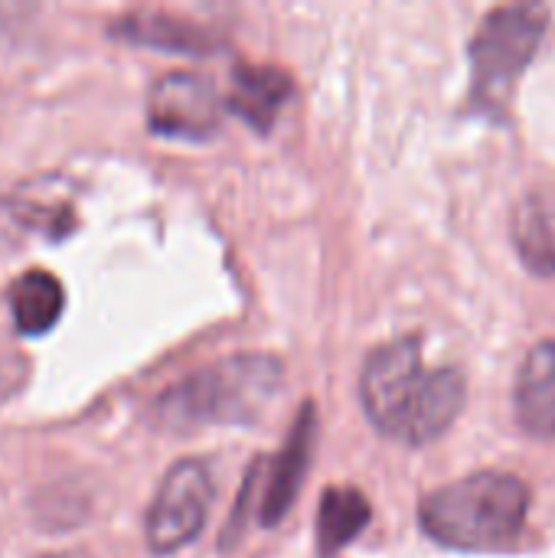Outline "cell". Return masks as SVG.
<instances>
[{"instance_id": "1", "label": "cell", "mask_w": 555, "mask_h": 558, "mask_svg": "<svg viewBox=\"0 0 555 558\" xmlns=\"http://www.w3.org/2000/svg\"><path fill=\"white\" fill-rule=\"evenodd\" d=\"M360 402L379 435L422 448L442 438L468 402V379L455 366H425L415 337L389 340L366 356Z\"/></svg>"}, {"instance_id": "2", "label": "cell", "mask_w": 555, "mask_h": 558, "mask_svg": "<svg viewBox=\"0 0 555 558\" xmlns=\"http://www.w3.org/2000/svg\"><path fill=\"white\" fill-rule=\"evenodd\" d=\"M285 366L268 353H236L167 386L150 405L160 432H196L209 425H252L278 399Z\"/></svg>"}, {"instance_id": "3", "label": "cell", "mask_w": 555, "mask_h": 558, "mask_svg": "<svg viewBox=\"0 0 555 558\" xmlns=\"http://www.w3.org/2000/svg\"><path fill=\"white\" fill-rule=\"evenodd\" d=\"M530 513V487L500 471H481L432 490L419 504L429 539L458 553H491L517 543Z\"/></svg>"}, {"instance_id": "4", "label": "cell", "mask_w": 555, "mask_h": 558, "mask_svg": "<svg viewBox=\"0 0 555 558\" xmlns=\"http://www.w3.org/2000/svg\"><path fill=\"white\" fill-rule=\"evenodd\" d=\"M546 33V10L533 3L497 7L484 16L471 39V105L481 114L500 118L510 95L533 62Z\"/></svg>"}, {"instance_id": "5", "label": "cell", "mask_w": 555, "mask_h": 558, "mask_svg": "<svg viewBox=\"0 0 555 558\" xmlns=\"http://www.w3.org/2000/svg\"><path fill=\"white\" fill-rule=\"evenodd\" d=\"M213 507V474L206 461L200 458H183L177 461L144 517V539L154 556H173L177 549L190 546L209 517Z\"/></svg>"}, {"instance_id": "6", "label": "cell", "mask_w": 555, "mask_h": 558, "mask_svg": "<svg viewBox=\"0 0 555 558\" xmlns=\"http://www.w3.org/2000/svg\"><path fill=\"white\" fill-rule=\"evenodd\" d=\"M216 85L200 72H164L147 92V128L160 137L206 141L222 124Z\"/></svg>"}, {"instance_id": "7", "label": "cell", "mask_w": 555, "mask_h": 558, "mask_svg": "<svg viewBox=\"0 0 555 558\" xmlns=\"http://www.w3.org/2000/svg\"><path fill=\"white\" fill-rule=\"evenodd\" d=\"M314 441H317V415H314V405L304 402L285 448L268 464V481L262 484V494H258L262 526H278L285 520V513L294 507V500L304 487L311 458H314Z\"/></svg>"}, {"instance_id": "8", "label": "cell", "mask_w": 555, "mask_h": 558, "mask_svg": "<svg viewBox=\"0 0 555 558\" xmlns=\"http://www.w3.org/2000/svg\"><path fill=\"white\" fill-rule=\"evenodd\" d=\"M108 33L121 43L177 56H209L219 46L216 33H209L206 26L160 10H131L124 16H114Z\"/></svg>"}, {"instance_id": "9", "label": "cell", "mask_w": 555, "mask_h": 558, "mask_svg": "<svg viewBox=\"0 0 555 558\" xmlns=\"http://www.w3.org/2000/svg\"><path fill=\"white\" fill-rule=\"evenodd\" d=\"M514 412L533 438H555V340L527 353L514 386Z\"/></svg>"}, {"instance_id": "10", "label": "cell", "mask_w": 555, "mask_h": 558, "mask_svg": "<svg viewBox=\"0 0 555 558\" xmlns=\"http://www.w3.org/2000/svg\"><path fill=\"white\" fill-rule=\"evenodd\" d=\"M291 95V78L281 69L272 65H249L239 62L232 69V85L226 95V108L236 111L245 124H252L255 131H272L278 111L285 108Z\"/></svg>"}, {"instance_id": "11", "label": "cell", "mask_w": 555, "mask_h": 558, "mask_svg": "<svg viewBox=\"0 0 555 558\" xmlns=\"http://www.w3.org/2000/svg\"><path fill=\"white\" fill-rule=\"evenodd\" d=\"M7 304H10V317H13L16 333L43 337L59 324L62 307H65V291L52 271L29 268L20 278H13V284L7 291Z\"/></svg>"}, {"instance_id": "12", "label": "cell", "mask_w": 555, "mask_h": 558, "mask_svg": "<svg viewBox=\"0 0 555 558\" xmlns=\"http://www.w3.org/2000/svg\"><path fill=\"white\" fill-rule=\"evenodd\" d=\"M514 245L533 275H555V206L546 196H523L510 219Z\"/></svg>"}, {"instance_id": "13", "label": "cell", "mask_w": 555, "mask_h": 558, "mask_svg": "<svg viewBox=\"0 0 555 558\" xmlns=\"http://www.w3.org/2000/svg\"><path fill=\"white\" fill-rule=\"evenodd\" d=\"M373 507L357 487H330L324 490L321 513H317V556L334 558L343 553L366 526Z\"/></svg>"}, {"instance_id": "14", "label": "cell", "mask_w": 555, "mask_h": 558, "mask_svg": "<svg viewBox=\"0 0 555 558\" xmlns=\"http://www.w3.org/2000/svg\"><path fill=\"white\" fill-rule=\"evenodd\" d=\"M33 558H85V556H65V553H46V556H33Z\"/></svg>"}, {"instance_id": "15", "label": "cell", "mask_w": 555, "mask_h": 558, "mask_svg": "<svg viewBox=\"0 0 555 558\" xmlns=\"http://www.w3.org/2000/svg\"><path fill=\"white\" fill-rule=\"evenodd\" d=\"M10 13V7H0V16H7Z\"/></svg>"}]
</instances>
